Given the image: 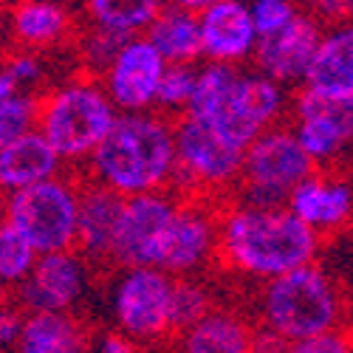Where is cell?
I'll list each match as a JSON object with an SVG mask.
<instances>
[{
  "label": "cell",
  "mask_w": 353,
  "mask_h": 353,
  "mask_svg": "<svg viewBox=\"0 0 353 353\" xmlns=\"http://www.w3.org/2000/svg\"><path fill=\"white\" fill-rule=\"evenodd\" d=\"M319 254V234L285 207L232 203L218 215V257L238 277L269 283L311 266Z\"/></svg>",
  "instance_id": "6da1fadb"
},
{
  "label": "cell",
  "mask_w": 353,
  "mask_h": 353,
  "mask_svg": "<svg viewBox=\"0 0 353 353\" xmlns=\"http://www.w3.org/2000/svg\"><path fill=\"white\" fill-rule=\"evenodd\" d=\"M288 105V88L254 68L203 63L184 116L207 125L238 150H246L257 136L283 125Z\"/></svg>",
  "instance_id": "7a4b0ae2"
},
{
  "label": "cell",
  "mask_w": 353,
  "mask_h": 353,
  "mask_svg": "<svg viewBox=\"0 0 353 353\" xmlns=\"http://www.w3.org/2000/svg\"><path fill=\"white\" fill-rule=\"evenodd\" d=\"M91 184H99L119 198H139L167 192L175 179V139L167 116L150 113H119L88 159Z\"/></svg>",
  "instance_id": "3957f363"
},
{
  "label": "cell",
  "mask_w": 353,
  "mask_h": 353,
  "mask_svg": "<svg viewBox=\"0 0 353 353\" xmlns=\"http://www.w3.org/2000/svg\"><path fill=\"white\" fill-rule=\"evenodd\" d=\"M342 316V288L336 285L331 272L316 263L263 283L257 294L260 331L272 334L283 345L339 331Z\"/></svg>",
  "instance_id": "277c9868"
},
{
  "label": "cell",
  "mask_w": 353,
  "mask_h": 353,
  "mask_svg": "<svg viewBox=\"0 0 353 353\" xmlns=\"http://www.w3.org/2000/svg\"><path fill=\"white\" fill-rule=\"evenodd\" d=\"M116 116L99 79L74 77L37 99V133L63 164H88Z\"/></svg>",
  "instance_id": "5b68a950"
},
{
  "label": "cell",
  "mask_w": 353,
  "mask_h": 353,
  "mask_svg": "<svg viewBox=\"0 0 353 353\" xmlns=\"http://www.w3.org/2000/svg\"><path fill=\"white\" fill-rule=\"evenodd\" d=\"M311 172L314 161L303 153L288 125H277L257 136L246 150L241 164V201L252 207H285L288 195L297 190Z\"/></svg>",
  "instance_id": "8992f818"
},
{
  "label": "cell",
  "mask_w": 353,
  "mask_h": 353,
  "mask_svg": "<svg viewBox=\"0 0 353 353\" xmlns=\"http://www.w3.org/2000/svg\"><path fill=\"white\" fill-rule=\"evenodd\" d=\"M79 184L65 175L12 192L6 201V223L14 226L37 254L68 252L77 243Z\"/></svg>",
  "instance_id": "52a82bcc"
},
{
  "label": "cell",
  "mask_w": 353,
  "mask_h": 353,
  "mask_svg": "<svg viewBox=\"0 0 353 353\" xmlns=\"http://www.w3.org/2000/svg\"><path fill=\"white\" fill-rule=\"evenodd\" d=\"M172 283L159 269H122L108 288L113 331L136 345L164 339L172 331Z\"/></svg>",
  "instance_id": "ba28073f"
},
{
  "label": "cell",
  "mask_w": 353,
  "mask_h": 353,
  "mask_svg": "<svg viewBox=\"0 0 353 353\" xmlns=\"http://www.w3.org/2000/svg\"><path fill=\"white\" fill-rule=\"evenodd\" d=\"M175 179L172 187L190 192H223L238 187L243 150L190 116L172 125Z\"/></svg>",
  "instance_id": "9c48e42d"
},
{
  "label": "cell",
  "mask_w": 353,
  "mask_h": 353,
  "mask_svg": "<svg viewBox=\"0 0 353 353\" xmlns=\"http://www.w3.org/2000/svg\"><path fill=\"white\" fill-rule=\"evenodd\" d=\"M175 210L179 198L172 192L128 198L116 226L110 263L122 269H156Z\"/></svg>",
  "instance_id": "30bf717a"
},
{
  "label": "cell",
  "mask_w": 353,
  "mask_h": 353,
  "mask_svg": "<svg viewBox=\"0 0 353 353\" xmlns=\"http://www.w3.org/2000/svg\"><path fill=\"white\" fill-rule=\"evenodd\" d=\"M91 291V263L77 249L40 254L17 288V305L28 314H74Z\"/></svg>",
  "instance_id": "8fae6325"
},
{
  "label": "cell",
  "mask_w": 353,
  "mask_h": 353,
  "mask_svg": "<svg viewBox=\"0 0 353 353\" xmlns=\"http://www.w3.org/2000/svg\"><path fill=\"white\" fill-rule=\"evenodd\" d=\"M212 257H218V215L198 198L179 201L156 269L172 280L198 277Z\"/></svg>",
  "instance_id": "7c38bea8"
},
{
  "label": "cell",
  "mask_w": 353,
  "mask_h": 353,
  "mask_svg": "<svg viewBox=\"0 0 353 353\" xmlns=\"http://www.w3.org/2000/svg\"><path fill=\"white\" fill-rule=\"evenodd\" d=\"M167 63L144 37L122 43L113 63L99 77V85L116 113H150Z\"/></svg>",
  "instance_id": "4fadbf2b"
},
{
  "label": "cell",
  "mask_w": 353,
  "mask_h": 353,
  "mask_svg": "<svg viewBox=\"0 0 353 353\" xmlns=\"http://www.w3.org/2000/svg\"><path fill=\"white\" fill-rule=\"evenodd\" d=\"M291 133L300 141L303 153L316 164L336 161L353 144V105L331 102L300 91L288 105Z\"/></svg>",
  "instance_id": "5bb4252c"
},
{
  "label": "cell",
  "mask_w": 353,
  "mask_h": 353,
  "mask_svg": "<svg viewBox=\"0 0 353 353\" xmlns=\"http://www.w3.org/2000/svg\"><path fill=\"white\" fill-rule=\"evenodd\" d=\"M201 57L212 65L246 68L257 48V32L249 3L241 0H203L198 12Z\"/></svg>",
  "instance_id": "9a60e30c"
},
{
  "label": "cell",
  "mask_w": 353,
  "mask_h": 353,
  "mask_svg": "<svg viewBox=\"0 0 353 353\" xmlns=\"http://www.w3.org/2000/svg\"><path fill=\"white\" fill-rule=\"evenodd\" d=\"M319 37H322V26L305 9H300V14L283 32L257 40L252 68L283 88L303 85L314 63Z\"/></svg>",
  "instance_id": "2e32d148"
},
{
  "label": "cell",
  "mask_w": 353,
  "mask_h": 353,
  "mask_svg": "<svg viewBox=\"0 0 353 353\" xmlns=\"http://www.w3.org/2000/svg\"><path fill=\"white\" fill-rule=\"evenodd\" d=\"M285 210L314 234L339 232L353 223V181L334 172H311L288 195Z\"/></svg>",
  "instance_id": "e0dca14e"
},
{
  "label": "cell",
  "mask_w": 353,
  "mask_h": 353,
  "mask_svg": "<svg viewBox=\"0 0 353 353\" xmlns=\"http://www.w3.org/2000/svg\"><path fill=\"white\" fill-rule=\"evenodd\" d=\"M303 91L353 105V17L322 28Z\"/></svg>",
  "instance_id": "ac0fdd59"
},
{
  "label": "cell",
  "mask_w": 353,
  "mask_h": 353,
  "mask_svg": "<svg viewBox=\"0 0 353 353\" xmlns=\"http://www.w3.org/2000/svg\"><path fill=\"white\" fill-rule=\"evenodd\" d=\"M125 198L88 181L79 190V215H77V252L91 260H110L116 226L122 218Z\"/></svg>",
  "instance_id": "d6986e66"
},
{
  "label": "cell",
  "mask_w": 353,
  "mask_h": 353,
  "mask_svg": "<svg viewBox=\"0 0 353 353\" xmlns=\"http://www.w3.org/2000/svg\"><path fill=\"white\" fill-rule=\"evenodd\" d=\"M74 12L65 3L51 0H23L9 9V32L23 51H51L60 48L74 32Z\"/></svg>",
  "instance_id": "ffe728a7"
},
{
  "label": "cell",
  "mask_w": 353,
  "mask_h": 353,
  "mask_svg": "<svg viewBox=\"0 0 353 353\" xmlns=\"http://www.w3.org/2000/svg\"><path fill=\"white\" fill-rule=\"evenodd\" d=\"M201 3H161L153 26L147 28L144 40L150 43L167 65H195L201 60V28L198 12Z\"/></svg>",
  "instance_id": "44dd1931"
},
{
  "label": "cell",
  "mask_w": 353,
  "mask_h": 353,
  "mask_svg": "<svg viewBox=\"0 0 353 353\" xmlns=\"http://www.w3.org/2000/svg\"><path fill=\"white\" fill-rule=\"evenodd\" d=\"M179 334V353H254L257 328L241 311L215 305L203 319Z\"/></svg>",
  "instance_id": "7402d4cb"
},
{
  "label": "cell",
  "mask_w": 353,
  "mask_h": 353,
  "mask_svg": "<svg viewBox=\"0 0 353 353\" xmlns=\"http://www.w3.org/2000/svg\"><path fill=\"white\" fill-rule=\"evenodd\" d=\"M63 161L57 159V153L37 130L0 147V187L9 195L57 179Z\"/></svg>",
  "instance_id": "603a6c76"
},
{
  "label": "cell",
  "mask_w": 353,
  "mask_h": 353,
  "mask_svg": "<svg viewBox=\"0 0 353 353\" xmlns=\"http://www.w3.org/2000/svg\"><path fill=\"white\" fill-rule=\"evenodd\" d=\"M14 353H94V339L74 314H26Z\"/></svg>",
  "instance_id": "cb8c5ba5"
},
{
  "label": "cell",
  "mask_w": 353,
  "mask_h": 353,
  "mask_svg": "<svg viewBox=\"0 0 353 353\" xmlns=\"http://www.w3.org/2000/svg\"><path fill=\"white\" fill-rule=\"evenodd\" d=\"M159 9L161 3L156 0H91V3H85L82 17L88 28H97L102 34L128 43L147 34Z\"/></svg>",
  "instance_id": "d4e9b609"
},
{
  "label": "cell",
  "mask_w": 353,
  "mask_h": 353,
  "mask_svg": "<svg viewBox=\"0 0 353 353\" xmlns=\"http://www.w3.org/2000/svg\"><path fill=\"white\" fill-rule=\"evenodd\" d=\"M37 257L40 254L28 246V241L14 226L0 221V288L17 291L26 283V277L32 274Z\"/></svg>",
  "instance_id": "484cf974"
},
{
  "label": "cell",
  "mask_w": 353,
  "mask_h": 353,
  "mask_svg": "<svg viewBox=\"0 0 353 353\" xmlns=\"http://www.w3.org/2000/svg\"><path fill=\"white\" fill-rule=\"evenodd\" d=\"M215 308L212 291L201 277H184L172 283V331L195 325Z\"/></svg>",
  "instance_id": "4316f807"
},
{
  "label": "cell",
  "mask_w": 353,
  "mask_h": 353,
  "mask_svg": "<svg viewBox=\"0 0 353 353\" xmlns=\"http://www.w3.org/2000/svg\"><path fill=\"white\" fill-rule=\"evenodd\" d=\"M198 79V65H167L159 94H156V113H187L192 91Z\"/></svg>",
  "instance_id": "83f0119b"
},
{
  "label": "cell",
  "mask_w": 353,
  "mask_h": 353,
  "mask_svg": "<svg viewBox=\"0 0 353 353\" xmlns=\"http://www.w3.org/2000/svg\"><path fill=\"white\" fill-rule=\"evenodd\" d=\"M37 130V97L14 94L12 99L0 102V147H6L28 133Z\"/></svg>",
  "instance_id": "f1b7e54d"
},
{
  "label": "cell",
  "mask_w": 353,
  "mask_h": 353,
  "mask_svg": "<svg viewBox=\"0 0 353 353\" xmlns=\"http://www.w3.org/2000/svg\"><path fill=\"white\" fill-rule=\"evenodd\" d=\"M249 14L254 23L257 40H263V37L283 32V28L300 14V6L291 3V0H254V3H249Z\"/></svg>",
  "instance_id": "f546056e"
},
{
  "label": "cell",
  "mask_w": 353,
  "mask_h": 353,
  "mask_svg": "<svg viewBox=\"0 0 353 353\" xmlns=\"http://www.w3.org/2000/svg\"><path fill=\"white\" fill-rule=\"evenodd\" d=\"M77 48H79L82 65L91 71V74L102 77L105 68L113 63L116 51L122 48V40H116L110 34H102V32H97V28H85L82 37L77 40Z\"/></svg>",
  "instance_id": "4dcf8cb0"
},
{
  "label": "cell",
  "mask_w": 353,
  "mask_h": 353,
  "mask_svg": "<svg viewBox=\"0 0 353 353\" xmlns=\"http://www.w3.org/2000/svg\"><path fill=\"white\" fill-rule=\"evenodd\" d=\"M3 68H6V74L14 79V85L20 88L23 94H26V88L40 85L43 77H46V60H43V54L23 51V48H17L14 54L6 57Z\"/></svg>",
  "instance_id": "1f68e13d"
},
{
  "label": "cell",
  "mask_w": 353,
  "mask_h": 353,
  "mask_svg": "<svg viewBox=\"0 0 353 353\" xmlns=\"http://www.w3.org/2000/svg\"><path fill=\"white\" fill-rule=\"evenodd\" d=\"M283 353H353V336L339 328V331L319 334L303 342H291L283 347Z\"/></svg>",
  "instance_id": "d6a6232c"
},
{
  "label": "cell",
  "mask_w": 353,
  "mask_h": 353,
  "mask_svg": "<svg viewBox=\"0 0 353 353\" xmlns=\"http://www.w3.org/2000/svg\"><path fill=\"white\" fill-rule=\"evenodd\" d=\"M20 311L17 305L0 300V353H14L17 336H20Z\"/></svg>",
  "instance_id": "836d02e7"
},
{
  "label": "cell",
  "mask_w": 353,
  "mask_h": 353,
  "mask_svg": "<svg viewBox=\"0 0 353 353\" xmlns=\"http://www.w3.org/2000/svg\"><path fill=\"white\" fill-rule=\"evenodd\" d=\"M94 353H136V342H130L119 331H108L94 339Z\"/></svg>",
  "instance_id": "e575fe53"
},
{
  "label": "cell",
  "mask_w": 353,
  "mask_h": 353,
  "mask_svg": "<svg viewBox=\"0 0 353 353\" xmlns=\"http://www.w3.org/2000/svg\"><path fill=\"white\" fill-rule=\"evenodd\" d=\"M14 94H20V88L14 85V79L6 74V68L0 65V102H6V99H12Z\"/></svg>",
  "instance_id": "d590c367"
},
{
  "label": "cell",
  "mask_w": 353,
  "mask_h": 353,
  "mask_svg": "<svg viewBox=\"0 0 353 353\" xmlns=\"http://www.w3.org/2000/svg\"><path fill=\"white\" fill-rule=\"evenodd\" d=\"M6 201H9V192H6L3 187H0V221L6 218Z\"/></svg>",
  "instance_id": "8d00e7d4"
}]
</instances>
